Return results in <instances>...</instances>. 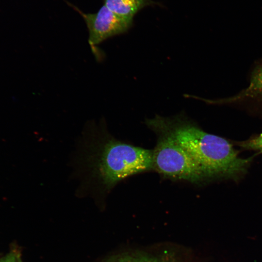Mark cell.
Here are the masks:
<instances>
[{
    "label": "cell",
    "instance_id": "1",
    "mask_svg": "<svg viewBox=\"0 0 262 262\" xmlns=\"http://www.w3.org/2000/svg\"><path fill=\"white\" fill-rule=\"evenodd\" d=\"M149 119L167 131L188 152L201 167L208 182L239 181L258 154L240 157L231 142L204 131L184 114L172 117L156 115Z\"/></svg>",
    "mask_w": 262,
    "mask_h": 262
},
{
    "label": "cell",
    "instance_id": "2",
    "mask_svg": "<svg viewBox=\"0 0 262 262\" xmlns=\"http://www.w3.org/2000/svg\"><path fill=\"white\" fill-rule=\"evenodd\" d=\"M90 174L107 191L130 176L153 169V150L106 138L89 151Z\"/></svg>",
    "mask_w": 262,
    "mask_h": 262
},
{
    "label": "cell",
    "instance_id": "3",
    "mask_svg": "<svg viewBox=\"0 0 262 262\" xmlns=\"http://www.w3.org/2000/svg\"><path fill=\"white\" fill-rule=\"evenodd\" d=\"M146 123L158 135L153 150V169L165 178L196 184L208 182L199 164L173 136L149 119Z\"/></svg>",
    "mask_w": 262,
    "mask_h": 262
},
{
    "label": "cell",
    "instance_id": "4",
    "mask_svg": "<svg viewBox=\"0 0 262 262\" xmlns=\"http://www.w3.org/2000/svg\"><path fill=\"white\" fill-rule=\"evenodd\" d=\"M78 10L88 28V42L92 52L99 60L102 58V53L97 46L110 37L125 33L132 25L133 19L116 14L104 5L94 14H85Z\"/></svg>",
    "mask_w": 262,
    "mask_h": 262
},
{
    "label": "cell",
    "instance_id": "5",
    "mask_svg": "<svg viewBox=\"0 0 262 262\" xmlns=\"http://www.w3.org/2000/svg\"><path fill=\"white\" fill-rule=\"evenodd\" d=\"M203 101L211 104H250L262 109V61L254 68L248 86L237 94L226 98Z\"/></svg>",
    "mask_w": 262,
    "mask_h": 262
},
{
    "label": "cell",
    "instance_id": "6",
    "mask_svg": "<svg viewBox=\"0 0 262 262\" xmlns=\"http://www.w3.org/2000/svg\"><path fill=\"white\" fill-rule=\"evenodd\" d=\"M104 262H180L171 253H150L144 251L127 252L115 255Z\"/></svg>",
    "mask_w": 262,
    "mask_h": 262
},
{
    "label": "cell",
    "instance_id": "7",
    "mask_svg": "<svg viewBox=\"0 0 262 262\" xmlns=\"http://www.w3.org/2000/svg\"><path fill=\"white\" fill-rule=\"evenodd\" d=\"M151 0H104V5L116 14L133 19L134 15L143 8L157 5Z\"/></svg>",
    "mask_w": 262,
    "mask_h": 262
},
{
    "label": "cell",
    "instance_id": "8",
    "mask_svg": "<svg viewBox=\"0 0 262 262\" xmlns=\"http://www.w3.org/2000/svg\"><path fill=\"white\" fill-rule=\"evenodd\" d=\"M241 149L254 150L262 153V132L242 141L234 142Z\"/></svg>",
    "mask_w": 262,
    "mask_h": 262
},
{
    "label": "cell",
    "instance_id": "9",
    "mask_svg": "<svg viewBox=\"0 0 262 262\" xmlns=\"http://www.w3.org/2000/svg\"><path fill=\"white\" fill-rule=\"evenodd\" d=\"M6 262H22L20 253L17 249H13L5 255Z\"/></svg>",
    "mask_w": 262,
    "mask_h": 262
},
{
    "label": "cell",
    "instance_id": "10",
    "mask_svg": "<svg viewBox=\"0 0 262 262\" xmlns=\"http://www.w3.org/2000/svg\"><path fill=\"white\" fill-rule=\"evenodd\" d=\"M0 262H6L5 256L0 259Z\"/></svg>",
    "mask_w": 262,
    "mask_h": 262
}]
</instances>
